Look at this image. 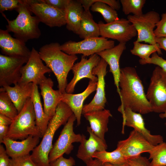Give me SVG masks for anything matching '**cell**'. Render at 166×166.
Instances as JSON below:
<instances>
[{
  "label": "cell",
  "instance_id": "6da1fadb",
  "mask_svg": "<svg viewBox=\"0 0 166 166\" xmlns=\"http://www.w3.org/2000/svg\"><path fill=\"white\" fill-rule=\"evenodd\" d=\"M119 86L121 104L117 109L119 112L128 108L142 114L152 112L135 68L132 67L121 68Z\"/></svg>",
  "mask_w": 166,
  "mask_h": 166
},
{
  "label": "cell",
  "instance_id": "7a4b0ae2",
  "mask_svg": "<svg viewBox=\"0 0 166 166\" xmlns=\"http://www.w3.org/2000/svg\"><path fill=\"white\" fill-rule=\"evenodd\" d=\"M60 45L57 42L47 44L41 47L38 52L41 59L56 76L58 90L64 94L66 93L68 75L78 57L62 51Z\"/></svg>",
  "mask_w": 166,
  "mask_h": 166
},
{
  "label": "cell",
  "instance_id": "3957f363",
  "mask_svg": "<svg viewBox=\"0 0 166 166\" xmlns=\"http://www.w3.org/2000/svg\"><path fill=\"white\" fill-rule=\"evenodd\" d=\"M73 114L70 109L65 103L61 101L58 105L41 141L31 155L37 166H49V156L53 146L52 142L55 133L61 126L66 123Z\"/></svg>",
  "mask_w": 166,
  "mask_h": 166
},
{
  "label": "cell",
  "instance_id": "277c9868",
  "mask_svg": "<svg viewBox=\"0 0 166 166\" xmlns=\"http://www.w3.org/2000/svg\"><path fill=\"white\" fill-rule=\"evenodd\" d=\"M15 10L18 14L13 20H9L3 13L2 14L8 23L6 30L13 33L15 38L25 43L30 39L38 38L41 35L39 27L40 21L37 17L32 15L26 0H21Z\"/></svg>",
  "mask_w": 166,
  "mask_h": 166
},
{
  "label": "cell",
  "instance_id": "5b68a950",
  "mask_svg": "<svg viewBox=\"0 0 166 166\" xmlns=\"http://www.w3.org/2000/svg\"><path fill=\"white\" fill-rule=\"evenodd\" d=\"M30 135L42 138L43 135L37 126L34 105L31 97L26 101L23 107L12 120L6 137L23 140Z\"/></svg>",
  "mask_w": 166,
  "mask_h": 166
},
{
  "label": "cell",
  "instance_id": "8992f818",
  "mask_svg": "<svg viewBox=\"0 0 166 166\" xmlns=\"http://www.w3.org/2000/svg\"><path fill=\"white\" fill-rule=\"evenodd\" d=\"M152 112L162 113L166 110V71L157 66L153 70L146 94Z\"/></svg>",
  "mask_w": 166,
  "mask_h": 166
},
{
  "label": "cell",
  "instance_id": "52a82bcc",
  "mask_svg": "<svg viewBox=\"0 0 166 166\" xmlns=\"http://www.w3.org/2000/svg\"><path fill=\"white\" fill-rule=\"evenodd\" d=\"M115 46V42L101 37L84 39L78 42L69 40L60 45L61 49L69 55L81 54L86 57L97 54Z\"/></svg>",
  "mask_w": 166,
  "mask_h": 166
},
{
  "label": "cell",
  "instance_id": "ba28073f",
  "mask_svg": "<svg viewBox=\"0 0 166 166\" xmlns=\"http://www.w3.org/2000/svg\"><path fill=\"white\" fill-rule=\"evenodd\" d=\"M76 120V118L73 114L64 125L49 153V163L62 156L64 154H70L73 148L72 144L81 141L82 135L76 134L73 131V126Z\"/></svg>",
  "mask_w": 166,
  "mask_h": 166
},
{
  "label": "cell",
  "instance_id": "9c48e42d",
  "mask_svg": "<svg viewBox=\"0 0 166 166\" xmlns=\"http://www.w3.org/2000/svg\"><path fill=\"white\" fill-rule=\"evenodd\" d=\"M160 19L158 13L150 11L139 16L129 15L127 19L133 25L137 32L136 41L156 45L154 28Z\"/></svg>",
  "mask_w": 166,
  "mask_h": 166
},
{
  "label": "cell",
  "instance_id": "30bf717a",
  "mask_svg": "<svg viewBox=\"0 0 166 166\" xmlns=\"http://www.w3.org/2000/svg\"><path fill=\"white\" fill-rule=\"evenodd\" d=\"M29 10L40 22L50 27L66 25L65 10L46 4L42 0H26Z\"/></svg>",
  "mask_w": 166,
  "mask_h": 166
},
{
  "label": "cell",
  "instance_id": "8fae6325",
  "mask_svg": "<svg viewBox=\"0 0 166 166\" xmlns=\"http://www.w3.org/2000/svg\"><path fill=\"white\" fill-rule=\"evenodd\" d=\"M51 72L43 64L38 51L33 47L28 61L22 68L21 77L18 83L25 85L32 83L38 85L46 77L45 73Z\"/></svg>",
  "mask_w": 166,
  "mask_h": 166
},
{
  "label": "cell",
  "instance_id": "7c38bea8",
  "mask_svg": "<svg viewBox=\"0 0 166 166\" xmlns=\"http://www.w3.org/2000/svg\"><path fill=\"white\" fill-rule=\"evenodd\" d=\"M98 24L101 37L117 40L119 43H126L137 35L135 28L127 19L119 18L108 23L100 21Z\"/></svg>",
  "mask_w": 166,
  "mask_h": 166
},
{
  "label": "cell",
  "instance_id": "4fadbf2b",
  "mask_svg": "<svg viewBox=\"0 0 166 166\" xmlns=\"http://www.w3.org/2000/svg\"><path fill=\"white\" fill-rule=\"evenodd\" d=\"M28 58L0 54V86L18 83L21 77V69Z\"/></svg>",
  "mask_w": 166,
  "mask_h": 166
},
{
  "label": "cell",
  "instance_id": "5bb4252c",
  "mask_svg": "<svg viewBox=\"0 0 166 166\" xmlns=\"http://www.w3.org/2000/svg\"><path fill=\"white\" fill-rule=\"evenodd\" d=\"M108 64L102 58L93 69V74L97 78L96 93L92 100L83 106L82 114L105 109L107 102L105 93V77L107 73Z\"/></svg>",
  "mask_w": 166,
  "mask_h": 166
},
{
  "label": "cell",
  "instance_id": "9a60e30c",
  "mask_svg": "<svg viewBox=\"0 0 166 166\" xmlns=\"http://www.w3.org/2000/svg\"><path fill=\"white\" fill-rule=\"evenodd\" d=\"M101 59V57L97 54L90 56L88 59L82 56L80 61L74 64L71 69L73 77L67 85L66 93H72L73 92L77 83L83 78H88L90 80L97 82V77L93 74L92 71Z\"/></svg>",
  "mask_w": 166,
  "mask_h": 166
},
{
  "label": "cell",
  "instance_id": "2e32d148",
  "mask_svg": "<svg viewBox=\"0 0 166 166\" xmlns=\"http://www.w3.org/2000/svg\"><path fill=\"white\" fill-rule=\"evenodd\" d=\"M154 146L133 129L127 139L118 142L117 148L128 160L138 156L142 153H149Z\"/></svg>",
  "mask_w": 166,
  "mask_h": 166
},
{
  "label": "cell",
  "instance_id": "e0dca14e",
  "mask_svg": "<svg viewBox=\"0 0 166 166\" xmlns=\"http://www.w3.org/2000/svg\"><path fill=\"white\" fill-rule=\"evenodd\" d=\"M122 115L123 129L126 126L131 127L141 134L151 144L156 146L163 142V138L160 135H153L145 127L144 120L140 113L134 112L128 108L119 112Z\"/></svg>",
  "mask_w": 166,
  "mask_h": 166
},
{
  "label": "cell",
  "instance_id": "ac0fdd59",
  "mask_svg": "<svg viewBox=\"0 0 166 166\" xmlns=\"http://www.w3.org/2000/svg\"><path fill=\"white\" fill-rule=\"evenodd\" d=\"M87 131L89 134V138L86 139L82 134V139L76 155L86 164L93 159V156L96 152L105 151L107 148L105 141L95 135L90 127H87Z\"/></svg>",
  "mask_w": 166,
  "mask_h": 166
},
{
  "label": "cell",
  "instance_id": "d6986e66",
  "mask_svg": "<svg viewBox=\"0 0 166 166\" xmlns=\"http://www.w3.org/2000/svg\"><path fill=\"white\" fill-rule=\"evenodd\" d=\"M39 85L43 100L44 111L51 119L55 114L58 105L61 101L63 94L59 90L53 89V82L50 78L46 77Z\"/></svg>",
  "mask_w": 166,
  "mask_h": 166
},
{
  "label": "cell",
  "instance_id": "ffe728a7",
  "mask_svg": "<svg viewBox=\"0 0 166 166\" xmlns=\"http://www.w3.org/2000/svg\"><path fill=\"white\" fill-rule=\"evenodd\" d=\"M40 137L32 135L18 141L6 137L2 142L6 151L11 158L24 156L30 154L39 143Z\"/></svg>",
  "mask_w": 166,
  "mask_h": 166
},
{
  "label": "cell",
  "instance_id": "44dd1931",
  "mask_svg": "<svg viewBox=\"0 0 166 166\" xmlns=\"http://www.w3.org/2000/svg\"><path fill=\"white\" fill-rule=\"evenodd\" d=\"M0 47L4 55L29 58L31 51L25 43L12 37L6 30H0Z\"/></svg>",
  "mask_w": 166,
  "mask_h": 166
},
{
  "label": "cell",
  "instance_id": "7402d4cb",
  "mask_svg": "<svg viewBox=\"0 0 166 166\" xmlns=\"http://www.w3.org/2000/svg\"><path fill=\"white\" fill-rule=\"evenodd\" d=\"M126 43L120 42L111 48L97 53L109 65V72L113 74L114 84L119 95L120 91L119 83L121 74L119 61L122 54L126 49Z\"/></svg>",
  "mask_w": 166,
  "mask_h": 166
},
{
  "label": "cell",
  "instance_id": "603a6c76",
  "mask_svg": "<svg viewBox=\"0 0 166 166\" xmlns=\"http://www.w3.org/2000/svg\"><path fill=\"white\" fill-rule=\"evenodd\" d=\"M97 84V82L90 80L86 88L82 93L76 94L66 93L62 94L61 101L68 106L75 115L77 126L81 123L84 102L91 93L96 90Z\"/></svg>",
  "mask_w": 166,
  "mask_h": 166
},
{
  "label": "cell",
  "instance_id": "cb8c5ba5",
  "mask_svg": "<svg viewBox=\"0 0 166 166\" xmlns=\"http://www.w3.org/2000/svg\"><path fill=\"white\" fill-rule=\"evenodd\" d=\"M33 88L32 83L23 85L18 83L13 87L4 86L0 89V92H5L15 105L19 113L29 98L31 97Z\"/></svg>",
  "mask_w": 166,
  "mask_h": 166
},
{
  "label": "cell",
  "instance_id": "d4e9b609",
  "mask_svg": "<svg viewBox=\"0 0 166 166\" xmlns=\"http://www.w3.org/2000/svg\"><path fill=\"white\" fill-rule=\"evenodd\" d=\"M89 122L90 128L95 135L104 140L105 135L108 131V124L110 117H112L110 111L106 109L88 112L83 114Z\"/></svg>",
  "mask_w": 166,
  "mask_h": 166
},
{
  "label": "cell",
  "instance_id": "484cf974",
  "mask_svg": "<svg viewBox=\"0 0 166 166\" xmlns=\"http://www.w3.org/2000/svg\"><path fill=\"white\" fill-rule=\"evenodd\" d=\"M84 9L79 0H70L65 10L66 27L78 35Z\"/></svg>",
  "mask_w": 166,
  "mask_h": 166
},
{
  "label": "cell",
  "instance_id": "4316f807",
  "mask_svg": "<svg viewBox=\"0 0 166 166\" xmlns=\"http://www.w3.org/2000/svg\"><path fill=\"white\" fill-rule=\"evenodd\" d=\"M84 10H90L100 13L106 23H110L119 19L116 10L103 2V0H79Z\"/></svg>",
  "mask_w": 166,
  "mask_h": 166
},
{
  "label": "cell",
  "instance_id": "83f0119b",
  "mask_svg": "<svg viewBox=\"0 0 166 166\" xmlns=\"http://www.w3.org/2000/svg\"><path fill=\"white\" fill-rule=\"evenodd\" d=\"M78 35L83 39L100 36L98 24L94 22L89 10H84L82 14Z\"/></svg>",
  "mask_w": 166,
  "mask_h": 166
},
{
  "label": "cell",
  "instance_id": "f1b7e54d",
  "mask_svg": "<svg viewBox=\"0 0 166 166\" xmlns=\"http://www.w3.org/2000/svg\"><path fill=\"white\" fill-rule=\"evenodd\" d=\"M31 98L34 105L37 126L43 136L45 133L50 119L45 114L42 107L38 85L33 84Z\"/></svg>",
  "mask_w": 166,
  "mask_h": 166
},
{
  "label": "cell",
  "instance_id": "f546056e",
  "mask_svg": "<svg viewBox=\"0 0 166 166\" xmlns=\"http://www.w3.org/2000/svg\"><path fill=\"white\" fill-rule=\"evenodd\" d=\"M100 161L103 164L108 163L114 165H121L127 163L128 160L118 149L112 152L105 151L96 152L93 156Z\"/></svg>",
  "mask_w": 166,
  "mask_h": 166
},
{
  "label": "cell",
  "instance_id": "4dcf8cb0",
  "mask_svg": "<svg viewBox=\"0 0 166 166\" xmlns=\"http://www.w3.org/2000/svg\"><path fill=\"white\" fill-rule=\"evenodd\" d=\"M133 47L130 50L131 53L138 56L142 59L149 58L153 53L156 52L158 55L162 53L158 44L156 45L147 44L142 43L136 41L133 42Z\"/></svg>",
  "mask_w": 166,
  "mask_h": 166
},
{
  "label": "cell",
  "instance_id": "1f68e13d",
  "mask_svg": "<svg viewBox=\"0 0 166 166\" xmlns=\"http://www.w3.org/2000/svg\"><path fill=\"white\" fill-rule=\"evenodd\" d=\"M148 153V159H152L150 166H166V142L154 146Z\"/></svg>",
  "mask_w": 166,
  "mask_h": 166
},
{
  "label": "cell",
  "instance_id": "d6a6232c",
  "mask_svg": "<svg viewBox=\"0 0 166 166\" xmlns=\"http://www.w3.org/2000/svg\"><path fill=\"white\" fill-rule=\"evenodd\" d=\"M0 114L13 120L18 113L8 94L0 92Z\"/></svg>",
  "mask_w": 166,
  "mask_h": 166
},
{
  "label": "cell",
  "instance_id": "836d02e7",
  "mask_svg": "<svg viewBox=\"0 0 166 166\" xmlns=\"http://www.w3.org/2000/svg\"><path fill=\"white\" fill-rule=\"evenodd\" d=\"M123 12L125 15L130 14L139 16L142 14V8L145 3V0H121Z\"/></svg>",
  "mask_w": 166,
  "mask_h": 166
},
{
  "label": "cell",
  "instance_id": "e575fe53",
  "mask_svg": "<svg viewBox=\"0 0 166 166\" xmlns=\"http://www.w3.org/2000/svg\"><path fill=\"white\" fill-rule=\"evenodd\" d=\"M140 64L142 65L146 64H153L156 65L166 71V60L160 56L156 52L153 53L151 57L147 59H140Z\"/></svg>",
  "mask_w": 166,
  "mask_h": 166
},
{
  "label": "cell",
  "instance_id": "d590c367",
  "mask_svg": "<svg viewBox=\"0 0 166 166\" xmlns=\"http://www.w3.org/2000/svg\"><path fill=\"white\" fill-rule=\"evenodd\" d=\"M10 166H37L33 160L31 155L10 159Z\"/></svg>",
  "mask_w": 166,
  "mask_h": 166
},
{
  "label": "cell",
  "instance_id": "8d00e7d4",
  "mask_svg": "<svg viewBox=\"0 0 166 166\" xmlns=\"http://www.w3.org/2000/svg\"><path fill=\"white\" fill-rule=\"evenodd\" d=\"M154 30L155 36L157 38L166 37V12L162 14Z\"/></svg>",
  "mask_w": 166,
  "mask_h": 166
},
{
  "label": "cell",
  "instance_id": "74e56055",
  "mask_svg": "<svg viewBox=\"0 0 166 166\" xmlns=\"http://www.w3.org/2000/svg\"><path fill=\"white\" fill-rule=\"evenodd\" d=\"M21 1V0H0V13L2 14L6 10H15L18 7Z\"/></svg>",
  "mask_w": 166,
  "mask_h": 166
},
{
  "label": "cell",
  "instance_id": "f35d334b",
  "mask_svg": "<svg viewBox=\"0 0 166 166\" xmlns=\"http://www.w3.org/2000/svg\"><path fill=\"white\" fill-rule=\"evenodd\" d=\"M75 164V160L72 157L66 158L62 156L50 162L49 166H73Z\"/></svg>",
  "mask_w": 166,
  "mask_h": 166
},
{
  "label": "cell",
  "instance_id": "ab89813d",
  "mask_svg": "<svg viewBox=\"0 0 166 166\" xmlns=\"http://www.w3.org/2000/svg\"><path fill=\"white\" fill-rule=\"evenodd\" d=\"M127 163L131 166H150L149 159L140 155L135 157L128 159Z\"/></svg>",
  "mask_w": 166,
  "mask_h": 166
},
{
  "label": "cell",
  "instance_id": "60d3db41",
  "mask_svg": "<svg viewBox=\"0 0 166 166\" xmlns=\"http://www.w3.org/2000/svg\"><path fill=\"white\" fill-rule=\"evenodd\" d=\"M46 4L58 9L65 10L70 0H42Z\"/></svg>",
  "mask_w": 166,
  "mask_h": 166
},
{
  "label": "cell",
  "instance_id": "b9f144b4",
  "mask_svg": "<svg viewBox=\"0 0 166 166\" xmlns=\"http://www.w3.org/2000/svg\"><path fill=\"white\" fill-rule=\"evenodd\" d=\"M10 159L5 148L0 145V166H10Z\"/></svg>",
  "mask_w": 166,
  "mask_h": 166
},
{
  "label": "cell",
  "instance_id": "7bdbcfd3",
  "mask_svg": "<svg viewBox=\"0 0 166 166\" xmlns=\"http://www.w3.org/2000/svg\"><path fill=\"white\" fill-rule=\"evenodd\" d=\"M9 126L0 125V143H2L3 139L6 137Z\"/></svg>",
  "mask_w": 166,
  "mask_h": 166
},
{
  "label": "cell",
  "instance_id": "ee69618b",
  "mask_svg": "<svg viewBox=\"0 0 166 166\" xmlns=\"http://www.w3.org/2000/svg\"><path fill=\"white\" fill-rule=\"evenodd\" d=\"M155 40L160 48L164 50L166 52V37H155Z\"/></svg>",
  "mask_w": 166,
  "mask_h": 166
},
{
  "label": "cell",
  "instance_id": "f6af8a7d",
  "mask_svg": "<svg viewBox=\"0 0 166 166\" xmlns=\"http://www.w3.org/2000/svg\"><path fill=\"white\" fill-rule=\"evenodd\" d=\"M12 120L3 115L0 114V125H4L10 126Z\"/></svg>",
  "mask_w": 166,
  "mask_h": 166
},
{
  "label": "cell",
  "instance_id": "bcb514c9",
  "mask_svg": "<svg viewBox=\"0 0 166 166\" xmlns=\"http://www.w3.org/2000/svg\"><path fill=\"white\" fill-rule=\"evenodd\" d=\"M86 166H104L103 164L99 160L95 159L86 163Z\"/></svg>",
  "mask_w": 166,
  "mask_h": 166
},
{
  "label": "cell",
  "instance_id": "7dc6e473",
  "mask_svg": "<svg viewBox=\"0 0 166 166\" xmlns=\"http://www.w3.org/2000/svg\"><path fill=\"white\" fill-rule=\"evenodd\" d=\"M104 166H131L128 163L122 165H117L111 164L108 163H105L103 164Z\"/></svg>",
  "mask_w": 166,
  "mask_h": 166
},
{
  "label": "cell",
  "instance_id": "c3c4849f",
  "mask_svg": "<svg viewBox=\"0 0 166 166\" xmlns=\"http://www.w3.org/2000/svg\"><path fill=\"white\" fill-rule=\"evenodd\" d=\"M159 116L161 118H165L166 119V110L164 113H160L159 115ZM165 124L166 126V121Z\"/></svg>",
  "mask_w": 166,
  "mask_h": 166
}]
</instances>
